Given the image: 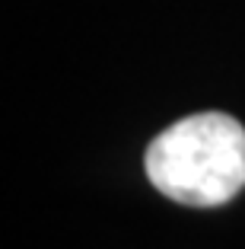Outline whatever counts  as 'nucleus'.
Masks as SVG:
<instances>
[{"mask_svg":"<svg viewBox=\"0 0 245 249\" xmlns=\"http://www.w3.org/2000/svg\"><path fill=\"white\" fill-rule=\"evenodd\" d=\"M147 176L179 205H226L245 189V128L223 112L169 124L144 157Z\"/></svg>","mask_w":245,"mask_h":249,"instance_id":"obj_1","label":"nucleus"}]
</instances>
